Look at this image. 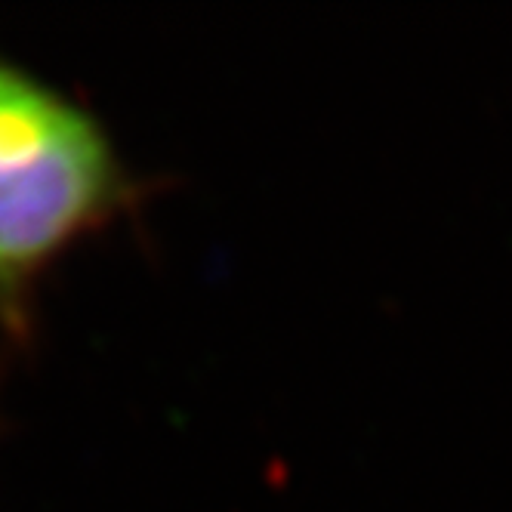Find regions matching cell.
<instances>
[{"instance_id":"cell-1","label":"cell","mask_w":512,"mask_h":512,"mask_svg":"<svg viewBox=\"0 0 512 512\" xmlns=\"http://www.w3.org/2000/svg\"><path fill=\"white\" fill-rule=\"evenodd\" d=\"M142 195L99 115L0 53V334L28 346L44 278Z\"/></svg>"}]
</instances>
